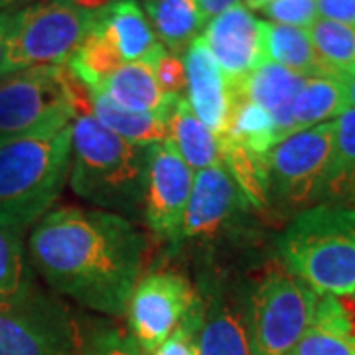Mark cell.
Returning a JSON list of instances; mask_svg holds the SVG:
<instances>
[{
    "label": "cell",
    "mask_w": 355,
    "mask_h": 355,
    "mask_svg": "<svg viewBox=\"0 0 355 355\" xmlns=\"http://www.w3.org/2000/svg\"><path fill=\"white\" fill-rule=\"evenodd\" d=\"M60 2L69 4L73 8H79L83 12L93 14V16H103L119 0H60Z\"/></svg>",
    "instance_id": "35"
},
{
    "label": "cell",
    "mask_w": 355,
    "mask_h": 355,
    "mask_svg": "<svg viewBox=\"0 0 355 355\" xmlns=\"http://www.w3.org/2000/svg\"><path fill=\"white\" fill-rule=\"evenodd\" d=\"M354 200H355V191H354Z\"/></svg>",
    "instance_id": "41"
},
{
    "label": "cell",
    "mask_w": 355,
    "mask_h": 355,
    "mask_svg": "<svg viewBox=\"0 0 355 355\" xmlns=\"http://www.w3.org/2000/svg\"><path fill=\"white\" fill-rule=\"evenodd\" d=\"M0 355H89V343L73 312L32 284L0 310Z\"/></svg>",
    "instance_id": "7"
},
{
    "label": "cell",
    "mask_w": 355,
    "mask_h": 355,
    "mask_svg": "<svg viewBox=\"0 0 355 355\" xmlns=\"http://www.w3.org/2000/svg\"><path fill=\"white\" fill-rule=\"evenodd\" d=\"M154 69H156V81L164 95L184 97V93L188 91V73H186V64L182 62L180 55L170 53L164 48L156 55Z\"/></svg>",
    "instance_id": "32"
},
{
    "label": "cell",
    "mask_w": 355,
    "mask_h": 355,
    "mask_svg": "<svg viewBox=\"0 0 355 355\" xmlns=\"http://www.w3.org/2000/svg\"><path fill=\"white\" fill-rule=\"evenodd\" d=\"M28 251L51 291L107 316L127 314L146 241L127 217L60 207L34 225Z\"/></svg>",
    "instance_id": "1"
},
{
    "label": "cell",
    "mask_w": 355,
    "mask_h": 355,
    "mask_svg": "<svg viewBox=\"0 0 355 355\" xmlns=\"http://www.w3.org/2000/svg\"><path fill=\"white\" fill-rule=\"evenodd\" d=\"M265 14L277 24L310 28L318 20L316 0H272Z\"/></svg>",
    "instance_id": "30"
},
{
    "label": "cell",
    "mask_w": 355,
    "mask_h": 355,
    "mask_svg": "<svg viewBox=\"0 0 355 355\" xmlns=\"http://www.w3.org/2000/svg\"><path fill=\"white\" fill-rule=\"evenodd\" d=\"M342 79L343 85H345V93H347V103H349L352 109H355V71L349 73V76L342 77Z\"/></svg>",
    "instance_id": "37"
},
{
    "label": "cell",
    "mask_w": 355,
    "mask_h": 355,
    "mask_svg": "<svg viewBox=\"0 0 355 355\" xmlns=\"http://www.w3.org/2000/svg\"><path fill=\"white\" fill-rule=\"evenodd\" d=\"M99 18L60 0L0 10V28L6 40V73L26 67L65 65Z\"/></svg>",
    "instance_id": "6"
},
{
    "label": "cell",
    "mask_w": 355,
    "mask_h": 355,
    "mask_svg": "<svg viewBox=\"0 0 355 355\" xmlns=\"http://www.w3.org/2000/svg\"><path fill=\"white\" fill-rule=\"evenodd\" d=\"M200 322H202V298L193 306L190 316L178 326L174 334L153 355H198L196 334L200 330Z\"/></svg>",
    "instance_id": "31"
},
{
    "label": "cell",
    "mask_w": 355,
    "mask_h": 355,
    "mask_svg": "<svg viewBox=\"0 0 355 355\" xmlns=\"http://www.w3.org/2000/svg\"><path fill=\"white\" fill-rule=\"evenodd\" d=\"M89 355H142L137 343L123 338L119 331H109L99 336L89 347Z\"/></svg>",
    "instance_id": "33"
},
{
    "label": "cell",
    "mask_w": 355,
    "mask_h": 355,
    "mask_svg": "<svg viewBox=\"0 0 355 355\" xmlns=\"http://www.w3.org/2000/svg\"><path fill=\"white\" fill-rule=\"evenodd\" d=\"M22 235L0 225V310L16 304L34 284L24 259Z\"/></svg>",
    "instance_id": "28"
},
{
    "label": "cell",
    "mask_w": 355,
    "mask_h": 355,
    "mask_svg": "<svg viewBox=\"0 0 355 355\" xmlns=\"http://www.w3.org/2000/svg\"><path fill=\"white\" fill-rule=\"evenodd\" d=\"M196 349L198 355H253L249 306L223 292H209L202 300Z\"/></svg>",
    "instance_id": "15"
},
{
    "label": "cell",
    "mask_w": 355,
    "mask_h": 355,
    "mask_svg": "<svg viewBox=\"0 0 355 355\" xmlns=\"http://www.w3.org/2000/svg\"><path fill=\"white\" fill-rule=\"evenodd\" d=\"M355 191V109L334 121V150L326 178L324 200L354 198Z\"/></svg>",
    "instance_id": "26"
},
{
    "label": "cell",
    "mask_w": 355,
    "mask_h": 355,
    "mask_svg": "<svg viewBox=\"0 0 355 355\" xmlns=\"http://www.w3.org/2000/svg\"><path fill=\"white\" fill-rule=\"evenodd\" d=\"M308 77L300 76L292 69H286L272 62H263L251 76L237 87H229L231 93H239L243 97L261 105L272 116L280 140L294 135L292 128V103Z\"/></svg>",
    "instance_id": "16"
},
{
    "label": "cell",
    "mask_w": 355,
    "mask_h": 355,
    "mask_svg": "<svg viewBox=\"0 0 355 355\" xmlns=\"http://www.w3.org/2000/svg\"><path fill=\"white\" fill-rule=\"evenodd\" d=\"M243 203L245 198L223 164L196 172L180 241L214 237L233 219Z\"/></svg>",
    "instance_id": "13"
},
{
    "label": "cell",
    "mask_w": 355,
    "mask_h": 355,
    "mask_svg": "<svg viewBox=\"0 0 355 355\" xmlns=\"http://www.w3.org/2000/svg\"><path fill=\"white\" fill-rule=\"evenodd\" d=\"M270 2L272 0H243L245 8H249V10H265Z\"/></svg>",
    "instance_id": "40"
},
{
    "label": "cell",
    "mask_w": 355,
    "mask_h": 355,
    "mask_svg": "<svg viewBox=\"0 0 355 355\" xmlns=\"http://www.w3.org/2000/svg\"><path fill=\"white\" fill-rule=\"evenodd\" d=\"M6 76V40H4V32L0 28V77Z\"/></svg>",
    "instance_id": "38"
},
{
    "label": "cell",
    "mask_w": 355,
    "mask_h": 355,
    "mask_svg": "<svg viewBox=\"0 0 355 355\" xmlns=\"http://www.w3.org/2000/svg\"><path fill=\"white\" fill-rule=\"evenodd\" d=\"M354 298H355V294H354Z\"/></svg>",
    "instance_id": "42"
},
{
    "label": "cell",
    "mask_w": 355,
    "mask_h": 355,
    "mask_svg": "<svg viewBox=\"0 0 355 355\" xmlns=\"http://www.w3.org/2000/svg\"><path fill=\"white\" fill-rule=\"evenodd\" d=\"M162 119L168 125L170 140L191 170L200 172L203 168L221 164L217 137L191 111L190 103L184 97L172 95Z\"/></svg>",
    "instance_id": "18"
},
{
    "label": "cell",
    "mask_w": 355,
    "mask_h": 355,
    "mask_svg": "<svg viewBox=\"0 0 355 355\" xmlns=\"http://www.w3.org/2000/svg\"><path fill=\"white\" fill-rule=\"evenodd\" d=\"M286 355H355V328L312 320V326Z\"/></svg>",
    "instance_id": "29"
},
{
    "label": "cell",
    "mask_w": 355,
    "mask_h": 355,
    "mask_svg": "<svg viewBox=\"0 0 355 355\" xmlns=\"http://www.w3.org/2000/svg\"><path fill=\"white\" fill-rule=\"evenodd\" d=\"M263 50L265 62L279 64L304 77L328 76L306 28L263 22Z\"/></svg>",
    "instance_id": "22"
},
{
    "label": "cell",
    "mask_w": 355,
    "mask_h": 355,
    "mask_svg": "<svg viewBox=\"0 0 355 355\" xmlns=\"http://www.w3.org/2000/svg\"><path fill=\"white\" fill-rule=\"evenodd\" d=\"M200 4H202L205 20H209V18H216L221 12H225L231 6H235L237 0H200Z\"/></svg>",
    "instance_id": "36"
},
{
    "label": "cell",
    "mask_w": 355,
    "mask_h": 355,
    "mask_svg": "<svg viewBox=\"0 0 355 355\" xmlns=\"http://www.w3.org/2000/svg\"><path fill=\"white\" fill-rule=\"evenodd\" d=\"M318 294L288 270L275 268L251 294L253 355H286L312 326Z\"/></svg>",
    "instance_id": "8"
},
{
    "label": "cell",
    "mask_w": 355,
    "mask_h": 355,
    "mask_svg": "<svg viewBox=\"0 0 355 355\" xmlns=\"http://www.w3.org/2000/svg\"><path fill=\"white\" fill-rule=\"evenodd\" d=\"M91 101H93L95 119L121 139L139 144V146H150V144L170 139L166 121L156 114L140 113V111L121 107L119 103H114L103 93H95Z\"/></svg>",
    "instance_id": "25"
},
{
    "label": "cell",
    "mask_w": 355,
    "mask_h": 355,
    "mask_svg": "<svg viewBox=\"0 0 355 355\" xmlns=\"http://www.w3.org/2000/svg\"><path fill=\"white\" fill-rule=\"evenodd\" d=\"M202 38L229 87L241 85L265 62L263 20H257L241 2L211 18Z\"/></svg>",
    "instance_id": "12"
},
{
    "label": "cell",
    "mask_w": 355,
    "mask_h": 355,
    "mask_svg": "<svg viewBox=\"0 0 355 355\" xmlns=\"http://www.w3.org/2000/svg\"><path fill=\"white\" fill-rule=\"evenodd\" d=\"M89 91L65 65L26 67L0 77V142L73 125L93 113Z\"/></svg>",
    "instance_id": "5"
},
{
    "label": "cell",
    "mask_w": 355,
    "mask_h": 355,
    "mask_svg": "<svg viewBox=\"0 0 355 355\" xmlns=\"http://www.w3.org/2000/svg\"><path fill=\"white\" fill-rule=\"evenodd\" d=\"M158 42L170 53L188 51L205 24L200 0H144Z\"/></svg>",
    "instance_id": "19"
},
{
    "label": "cell",
    "mask_w": 355,
    "mask_h": 355,
    "mask_svg": "<svg viewBox=\"0 0 355 355\" xmlns=\"http://www.w3.org/2000/svg\"><path fill=\"white\" fill-rule=\"evenodd\" d=\"M42 0H0V8L2 10H10L14 6H20V4H36Z\"/></svg>",
    "instance_id": "39"
},
{
    "label": "cell",
    "mask_w": 355,
    "mask_h": 355,
    "mask_svg": "<svg viewBox=\"0 0 355 355\" xmlns=\"http://www.w3.org/2000/svg\"><path fill=\"white\" fill-rule=\"evenodd\" d=\"M219 137L233 140L243 148L265 158L280 142L272 116L261 105H257L239 93H231L227 127Z\"/></svg>",
    "instance_id": "23"
},
{
    "label": "cell",
    "mask_w": 355,
    "mask_h": 355,
    "mask_svg": "<svg viewBox=\"0 0 355 355\" xmlns=\"http://www.w3.org/2000/svg\"><path fill=\"white\" fill-rule=\"evenodd\" d=\"M162 50H164V46H160L153 55H148L144 60L127 62L121 65L113 76L103 83L99 93L107 95L109 99L119 103L121 107L140 111V113H153L162 119L166 107L170 103V97H172V95H164L156 81L154 62H156V55Z\"/></svg>",
    "instance_id": "17"
},
{
    "label": "cell",
    "mask_w": 355,
    "mask_h": 355,
    "mask_svg": "<svg viewBox=\"0 0 355 355\" xmlns=\"http://www.w3.org/2000/svg\"><path fill=\"white\" fill-rule=\"evenodd\" d=\"M71 128L0 142V225L24 233L60 198L71 170Z\"/></svg>",
    "instance_id": "3"
},
{
    "label": "cell",
    "mask_w": 355,
    "mask_h": 355,
    "mask_svg": "<svg viewBox=\"0 0 355 355\" xmlns=\"http://www.w3.org/2000/svg\"><path fill=\"white\" fill-rule=\"evenodd\" d=\"M334 150V121L298 130L270 150L268 198L282 209L304 211L324 200Z\"/></svg>",
    "instance_id": "9"
},
{
    "label": "cell",
    "mask_w": 355,
    "mask_h": 355,
    "mask_svg": "<svg viewBox=\"0 0 355 355\" xmlns=\"http://www.w3.org/2000/svg\"><path fill=\"white\" fill-rule=\"evenodd\" d=\"M316 6L324 20L355 26V0H316Z\"/></svg>",
    "instance_id": "34"
},
{
    "label": "cell",
    "mask_w": 355,
    "mask_h": 355,
    "mask_svg": "<svg viewBox=\"0 0 355 355\" xmlns=\"http://www.w3.org/2000/svg\"><path fill=\"white\" fill-rule=\"evenodd\" d=\"M125 64L116 42L101 18L91 28L81 46L65 64L69 73L79 79L91 93H99L103 83Z\"/></svg>",
    "instance_id": "20"
},
{
    "label": "cell",
    "mask_w": 355,
    "mask_h": 355,
    "mask_svg": "<svg viewBox=\"0 0 355 355\" xmlns=\"http://www.w3.org/2000/svg\"><path fill=\"white\" fill-rule=\"evenodd\" d=\"M284 268L316 294H355V209L318 203L292 219L279 239Z\"/></svg>",
    "instance_id": "4"
},
{
    "label": "cell",
    "mask_w": 355,
    "mask_h": 355,
    "mask_svg": "<svg viewBox=\"0 0 355 355\" xmlns=\"http://www.w3.org/2000/svg\"><path fill=\"white\" fill-rule=\"evenodd\" d=\"M200 296L180 272L156 270L140 279L128 300L130 340L142 355H153L190 316Z\"/></svg>",
    "instance_id": "10"
},
{
    "label": "cell",
    "mask_w": 355,
    "mask_h": 355,
    "mask_svg": "<svg viewBox=\"0 0 355 355\" xmlns=\"http://www.w3.org/2000/svg\"><path fill=\"white\" fill-rule=\"evenodd\" d=\"M349 109L347 93L342 77H308L292 103V128L294 132L330 123Z\"/></svg>",
    "instance_id": "21"
},
{
    "label": "cell",
    "mask_w": 355,
    "mask_h": 355,
    "mask_svg": "<svg viewBox=\"0 0 355 355\" xmlns=\"http://www.w3.org/2000/svg\"><path fill=\"white\" fill-rule=\"evenodd\" d=\"M193 186V170L170 139L148 146L142 211L146 225L162 239L180 243Z\"/></svg>",
    "instance_id": "11"
},
{
    "label": "cell",
    "mask_w": 355,
    "mask_h": 355,
    "mask_svg": "<svg viewBox=\"0 0 355 355\" xmlns=\"http://www.w3.org/2000/svg\"><path fill=\"white\" fill-rule=\"evenodd\" d=\"M318 60L328 76L345 77L355 71V26L318 18L308 30Z\"/></svg>",
    "instance_id": "27"
},
{
    "label": "cell",
    "mask_w": 355,
    "mask_h": 355,
    "mask_svg": "<svg viewBox=\"0 0 355 355\" xmlns=\"http://www.w3.org/2000/svg\"><path fill=\"white\" fill-rule=\"evenodd\" d=\"M101 20L116 42L121 55L127 62H137L153 55L162 44L154 34L137 0H119L103 14Z\"/></svg>",
    "instance_id": "24"
},
{
    "label": "cell",
    "mask_w": 355,
    "mask_h": 355,
    "mask_svg": "<svg viewBox=\"0 0 355 355\" xmlns=\"http://www.w3.org/2000/svg\"><path fill=\"white\" fill-rule=\"evenodd\" d=\"M184 64L191 111L216 137L223 135L231 111V89L202 36L190 44Z\"/></svg>",
    "instance_id": "14"
},
{
    "label": "cell",
    "mask_w": 355,
    "mask_h": 355,
    "mask_svg": "<svg viewBox=\"0 0 355 355\" xmlns=\"http://www.w3.org/2000/svg\"><path fill=\"white\" fill-rule=\"evenodd\" d=\"M148 146L105 128L93 113L77 114L71 128L69 184L77 198L116 216L142 207Z\"/></svg>",
    "instance_id": "2"
}]
</instances>
